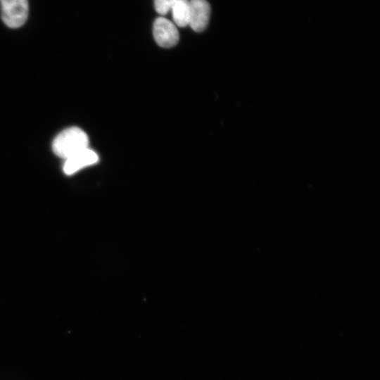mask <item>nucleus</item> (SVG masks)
Segmentation results:
<instances>
[{
  "instance_id": "f257e3e1",
  "label": "nucleus",
  "mask_w": 380,
  "mask_h": 380,
  "mask_svg": "<svg viewBox=\"0 0 380 380\" xmlns=\"http://www.w3.org/2000/svg\"><path fill=\"white\" fill-rule=\"evenodd\" d=\"M87 134L80 128L72 127L61 132L54 139L52 149L54 153L65 159L88 147Z\"/></svg>"
},
{
  "instance_id": "f03ea898",
  "label": "nucleus",
  "mask_w": 380,
  "mask_h": 380,
  "mask_svg": "<svg viewBox=\"0 0 380 380\" xmlns=\"http://www.w3.org/2000/svg\"><path fill=\"white\" fill-rule=\"evenodd\" d=\"M1 18L11 28H18L27 19L29 7L27 0H0Z\"/></svg>"
},
{
  "instance_id": "7ed1b4c3",
  "label": "nucleus",
  "mask_w": 380,
  "mask_h": 380,
  "mask_svg": "<svg viewBox=\"0 0 380 380\" xmlns=\"http://www.w3.org/2000/svg\"><path fill=\"white\" fill-rule=\"evenodd\" d=\"M153 33L157 44L164 48L172 47L179 41V35L176 25L163 17L155 20Z\"/></svg>"
},
{
  "instance_id": "20e7f679",
  "label": "nucleus",
  "mask_w": 380,
  "mask_h": 380,
  "mask_svg": "<svg viewBox=\"0 0 380 380\" xmlns=\"http://www.w3.org/2000/svg\"><path fill=\"white\" fill-rule=\"evenodd\" d=\"M64 160L63 172L66 175H70L85 167L96 163L99 157L95 151L87 147Z\"/></svg>"
},
{
  "instance_id": "39448f33",
  "label": "nucleus",
  "mask_w": 380,
  "mask_h": 380,
  "mask_svg": "<svg viewBox=\"0 0 380 380\" xmlns=\"http://www.w3.org/2000/svg\"><path fill=\"white\" fill-rule=\"evenodd\" d=\"M189 25L196 32H202L207 27L210 18V6L207 0H190Z\"/></svg>"
},
{
  "instance_id": "423d86ee",
  "label": "nucleus",
  "mask_w": 380,
  "mask_h": 380,
  "mask_svg": "<svg viewBox=\"0 0 380 380\" xmlns=\"http://www.w3.org/2000/svg\"><path fill=\"white\" fill-rule=\"evenodd\" d=\"M175 25L186 27L189 23L190 4L189 0H177L171 8Z\"/></svg>"
},
{
  "instance_id": "0eeeda50",
  "label": "nucleus",
  "mask_w": 380,
  "mask_h": 380,
  "mask_svg": "<svg viewBox=\"0 0 380 380\" xmlns=\"http://www.w3.org/2000/svg\"><path fill=\"white\" fill-rule=\"evenodd\" d=\"M177 0H154V6L157 13L165 15Z\"/></svg>"
}]
</instances>
